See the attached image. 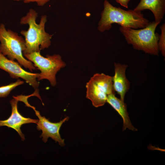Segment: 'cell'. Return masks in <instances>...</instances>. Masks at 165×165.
I'll return each mask as SVG.
<instances>
[{
	"label": "cell",
	"instance_id": "6da1fadb",
	"mask_svg": "<svg viewBox=\"0 0 165 165\" xmlns=\"http://www.w3.org/2000/svg\"><path fill=\"white\" fill-rule=\"evenodd\" d=\"M98 24V30L101 32L109 30L112 24L116 23L121 26L134 29L143 28L149 23L141 12L134 10H125L112 5L107 0L104 2V9Z\"/></svg>",
	"mask_w": 165,
	"mask_h": 165
},
{
	"label": "cell",
	"instance_id": "7a4b0ae2",
	"mask_svg": "<svg viewBox=\"0 0 165 165\" xmlns=\"http://www.w3.org/2000/svg\"><path fill=\"white\" fill-rule=\"evenodd\" d=\"M38 16V13L31 8L26 15L20 19L21 24L29 25L28 30H22L20 32L24 37L25 42L26 49L23 54L40 52L41 50L48 48L50 45L52 35L46 33L45 30L47 16H42L39 24L36 22Z\"/></svg>",
	"mask_w": 165,
	"mask_h": 165
},
{
	"label": "cell",
	"instance_id": "3957f363",
	"mask_svg": "<svg viewBox=\"0 0 165 165\" xmlns=\"http://www.w3.org/2000/svg\"><path fill=\"white\" fill-rule=\"evenodd\" d=\"M160 23L155 21L149 22L145 27L138 30L120 26L119 30L127 43L132 45L134 49L158 56L160 35L155 31Z\"/></svg>",
	"mask_w": 165,
	"mask_h": 165
},
{
	"label": "cell",
	"instance_id": "277c9868",
	"mask_svg": "<svg viewBox=\"0 0 165 165\" xmlns=\"http://www.w3.org/2000/svg\"><path fill=\"white\" fill-rule=\"evenodd\" d=\"M0 52L2 54L9 59H16L20 65L31 71L36 69L32 62L23 56L26 49L25 40L17 33L6 30L3 24H0Z\"/></svg>",
	"mask_w": 165,
	"mask_h": 165
},
{
	"label": "cell",
	"instance_id": "5b68a950",
	"mask_svg": "<svg viewBox=\"0 0 165 165\" xmlns=\"http://www.w3.org/2000/svg\"><path fill=\"white\" fill-rule=\"evenodd\" d=\"M24 55L29 61L33 62L34 66L41 71L37 79L38 81L47 79L52 86L56 85L57 73L66 66L65 63L59 55H47L44 57L41 55L40 52H35Z\"/></svg>",
	"mask_w": 165,
	"mask_h": 165
},
{
	"label": "cell",
	"instance_id": "8992f818",
	"mask_svg": "<svg viewBox=\"0 0 165 165\" xmlns=\"http://www.w3.org/2000/svg\"><path fill=\"white\" fill-rule=\"evenodd\" d=\"M86 97L97 108L106 102L108 95L114 93L112 77L104 73H96L87 83Z\"/></svg>",
	"mask_w": 165,
	"mask_h": 165
},
{
	"label": "cell",
	"instance_id": "52a82bcc",
	"mask_svg": "<svg viewBox=\"0 0 165 165\" xmlns=\"http://www.w3.org/2000/svg\"><path fill=\"white\" fill-rule=\"evenodd\" d=\"M20 64L14 60L9 59L0 52V68L7 72L11 77L17 79L20 78L37 90L39 83L37 80L39 73H30L26 71Z\"/></svg>",
	"mask_w": 165,
	"mask_h": 165
},
{
	"label": "cell",
	"instance_id": "ba28073f",
	"mask_svg": "<svg viewBox=\"0 0 165 165\" xmlns=\"http://www.w3.org/2000/svg\"><path fill=\"white\" fill-rule=\"evenodd\" d=\"M31 107L34 110L36 116L38 118L36 124L37 129L38 130H41L42 131L40 137L42 138V141L46 142L48 139L51 138L56 142H58L61 146H64L65 145L64 139L61 138L59 130L63 124L68 120L69 117H66L59 122L53 123L45 117L42 116L39 112L36 110L35 107L32 106Z\"/></svg>",
	"mask_w": 165,
	"mask_h": 165
},
{
	"label": "cell",
	"instance_id": "9c48e42d",
	"mask_svg": "<svg viewBox=\"0 0 165 165\" xmlns=\"http://www.w3.org/2000/svg\"><path fill=\"white\" fill-rule=\"evenodd\" d=\"M19 101H20V96H13V98L10 101L12 108L11 114L7 119L0 120V127L6 126L12 128L18 133L21 140L24 141L25 138L20 129L21 126L27 123L37 124L38 120L24 117L19 113L17 108V103Z\"/></svg>",
	"mask_w": 165,
	"mask_h": 165
},
{
	"label": "cell",
	"instance_id": "30bf717a",
	"mask_svg": "<svg viewBox=\"0 0 165 165\" xmlns=\"http://www.w3.org/2000/svg\"><path fill=\"white\" fill-rule=\"evenodd\" d=\"M114 66L115 74L112 77L113 89L119 95L120 99L124 101L125 94L130 87V83L125 74L127 65L115 63Z\"/></svg>",
	"mask_w": 165,
	"mask_h": 165
},
{
	"label": "cell",
	"instance_id": "8fae6325",
	"mask_svg": "<svg viewBox=\"0 0 165 165\" xmlns=\"http://www.w3.org/2000/svg\"><path fill=\"white\" fill-rule=\"evenodd\" d=\"M106 102H108L121 116L123 120V131L127 128L132 131H137L131 123L127 111V106L124 101L117 97L114 93L107 96Z\"/></svg>",
	"mask_w": 165,
	"mask_h": 165
},
{
	"label": "cell",
	"instance_id": "7c38bea8",
	"mask_svg": "<svg viewBox=\"0 0 165 165\" xmlns=\"http://www.w3.org/2000/svg\"><path fill=\"white\" fill-rule=\"evenodd\" d=\"M145 9L151 10L154 15L155 21L160 23L165 13V0H141L133 10L141 12Z\"/></svg>",
	"mask_w": 165,
	"mask_h": 165
},
{
	"label": "cell",
	"instance_id": "4fadbf2b",
	"mask_svg": "<svg viewBox=\"0 0 165 165\" xmlns=\"http://www.w3.org/2000/svg\"><path fill=\"white\" fill-rule=\"evenodd\" d=\"M24 83V81L19 79L14 82L12 83L7 85L0 86V97H6L13 89L17 86L22 84Z\"/></svg>",
	"mask_w": 165,
	"mask_h": 165
},
{
	"label": "cell",
	"instance_id": "5bb4252c",
	"mask_svg": "<svg viewBox=\"0 0 165 165\" xmlns=\"http://www.w3.org/2000/svg\"><path fill=\"white\" fill-rule=\"evenodd\" d=\"M161 34L160 35V38L158 42L159 51L161 52L162 55L165 56V24H163L160 27Z\"/></svg>",
	"mask_w": 165,
	"mask_h": 165
},
{
	"label": "cell",
	"instance_id": "9a60e30c",
	"mask_svg": "<svg viewBox=\"0 0 165 165\" xmlns=\"http://www.w3.org/2000/svg\"><path fill=\"white\" fill-rule=\"evenodd\" d=\"M15 1H23L24 3H29L31 2H36L39 6H42L50 0H13Z\"/></svg>",
	"mask_w": 165,
	"mask_h": 165
},
{
	"label": "cell",
	"instance_id": "2e32d148",
	"mask_svg": "<svg viewBox=\"0 0 165 165\" xmlns=\"http://www.w3.org/2000/svg\"><path fill=\"white\" fill-rule=\"evenodd\" d=\"M116 1L122 6L128 8V3L130 0H116Z\"/></svg>",
	"mask_w": 165,
	"mask_h": 165
}]
</instances>
